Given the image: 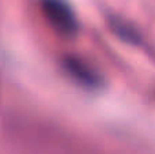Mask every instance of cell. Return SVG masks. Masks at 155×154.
I'll return each mask as SVG.
<instances>
[{
	"instance_id": "2",
	"label": "cell",
	"mask_w": 155,
	"mask_h": 154,
	"mask_svg": "<svg viewBox=\"0 0 155 154\" xmlns=\"http://www.w3.org/2000/svg\"><path fill=\"white\" fill-rule=\"evenodd\" d=\"M65 70L79 83L88 87L98 86V75L95 74V71L91 70L82 60L75 59V57H67V60H65Z\"/></svg>"
},
{
	"instance_id": "1",
	"label": "cell",
	"mask_w": 155,
	"mask_h": 154,
	"mask_svg": "<svg viewBox=\"0 0 155 154\" xmlns=\"http://www.w3.org/2000/svg\"><path fill=\"white\" fill-rule=\"evenodd\" d=\"M42 10L49 23L63 34H74L78 30V19L65 0H42Z\"/></svg>"
}]
</instances>
